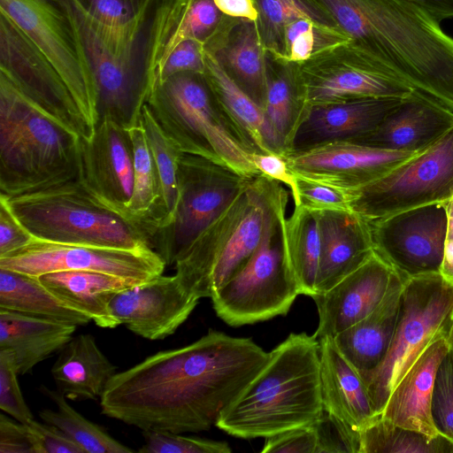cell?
<instances>
[{"instance_id":"16","label":"cell","mask_w":453,"mask_h":453,"mask_svg":"<svg viewBox=\"0 0 453 453\" xmlns=\"http://www.w3.org/2000/svg\"><path fill=\"white\" fill-rule=\"evenodd\" d=\"M165 264L152 249L126 250L62 244L34 239L0 257V268L33 277L58 271H91L142 283L163 274Z\"/></svg>"},{"instance_id":"53","label":"cell","mask_w":453,"mask_h":453,"mask_svg":"<svg viewBox=\"0 0 453 453\" xmlns=\"http://www.w3.org/2000/svg\"><path fill=\"white\" fill-rule=\"evenodd\" d=\"M34 239L0 200V257L27 245Z\"/></svg>"},{"instance_id":"30","label":"cell","mask_w":453,"mask_h":453,"mask_svg":"<svg viewBox=\"0 0 453 453\" xmlns=\"http://www.w3.org/2000/svg\"><path fill=\"white\" fill-rule=\"evenodd\" d=\"M318 341L323 408L360 432L376 417L365 384L333 337Z\"/></svg>"},{"instance_id":"21","label":"cell","mask_w":453,"mask_h":453,"mask_svg":"<svg viewBox=\"0 0 453 453\" xmlns=\"http://www.w3.org/2000/svg\"><path fill=\"white\" fill-rule=\"evenodd\" d=\"M395 272L373 252L329 290L311 296L319 314L313 336L334 337L366 317L384 299Z\"/></svg>"},{"instance_id":"45","label":"cell","mask_w":453,"mask_h":453,"mask_svg":"<svg viewBox=\"0 0 453 453\" xmlns=\"http://www.w3.org/2000/svg\"><path fill=\"white\" fill-rule=\"evenodd\" d=\"M312 426L317 436L316 453H360V432L324 408Z\"/></svg>"},{"instance_id":"31","label":"cell","mask_w":453,"mask_h":453,"mask_svg":"<svg viewBox=\"0 0 453 453\" xmlns=\"http://www.w3.org/2000/svg\"><path fill=\"white\" fill-rule=\"evenodd\" d=\"M99 37L120 58H144L157 0H74Z\"/></svg>"},{"instance_id":"19","label":"cell","mask_w":453,"mask_h":453,"mask_svg":"<svg viewBox=\"0 0 453 453\" xmlns=\"http://www.w3.org/2000/svg\"><path fill=\"white\" fill-rule=\"evenodd\" d=\"M77 179L99 202L134 221L128 211L134 161L127 129L109 119L97 121L92 137L81 141Z\"/></svg>"},{"instance_id":"32","label":"cell","mask_w":453,"mask_h":453,"mask_svg":"<svg viewBox=\"0 0 453 453\" xmlns=\"http://www.w3.org/2000/svg\"><path fill=\"white\" fill-rule=\"evenodd\" d=\"M117 366L103 353L93 335L73 337L51 368L58 390L73 401L100 400Z\"/></svg>"},{"instance_id":"40","label":"cell","mask_w":453,"mask_h":453,"mask_svg":"<svg viewBox=\"0 0 453 453\" xmlns=\"http://www.w3.org/2000/svg\"><path fill=\"white\" fill-rule=\"evenodd\" d=\"M453 453V443L395 426L376 416L360 430V453Z\"/></svg>"},{"instance_id":"38","label":"cell","mask_w":453,"mask_h":453,"mask_svg":"<svg viewBox=\"0 0 453 453\" xmlns=\"http://www.w3.org/2000/svg\"><path fill=\"white\" fill-rule=\"evenodd\" d=\"M42 392L56 404L57 409H43L39 416L43 422L51 424L65 433L85 452L88 453H129L134 449L122 444L100 426L87 419L75 411L66 397L58 389L51 390L45 386Z\"/></svg>"},{"instance_id":"8","label":"cell","mask_w":453,"mask_h":453,"mask_svg":"<svg viewBox=\"0 0 453 453\" xmlns=\"http://www.w3.org/2000/svg\"><path fill=\"white\" fill-rule=\"evenodd\" d=\"M267 178L250 179L175 263V275L197 299L211 297L247 264L260 243Z\"/></svg>"},{"instance_id":"24","label":"cell","mask_w":453,"mask_h":453,"mask_svg":"<svg viewBox=\"0 0 453 453\" xmlns=\"http://www.w3.org/2000/svg\"><path fill=\"white\" fill-rule=\"evenodd\" d=\"M453 127V111L417 91L372 132L353 141L380 149L418 152Z\"/></svg>"},{"instance_id":"5","label":"cell","mask_w":453,"mask_h":453,"mask_svg":"<svg viewBox=\"0 0 453 453\" xmlns=\"http://www.w3.org/2000/svg\"><path fill=\"white\" fill-rule=\"evenodd\" d=\"M15 219L35 239L126 250L152 249L136 222L99 202L78 179L6 197Z\"/></svg>"},{"instance_id":"55","label":"cell","mask_w":453,"mask_h":453,"mask_svg":"<svg viewBox=\"0 0 453 453\" xmlns=\"http://www.w3.org/2000/svg\"><path fill=\"white\" fill-rule=\"evenodd\" d=\"M448 226L444 246V257L440 273L453 282V198L447 203Z\"/></svg>"},{"instance_id":"11","label":"cell","mask_w":453,"mask_h":453,"mask_svg":"<svg viewBox=\"0 0 453 453\" xmlns=\"http://www.w3.org/2000/svg\"><path fill=\"white\" fill-rule=\"evenodd\" d=\"M250 180L210 159L181 152L179 199L173 217L151 239L152 250L165 265H175Z\"/></svg>"},{"instance_id":"39","label":"cell","mask_w":453,"mask_h":453,"mask_svg":"<svg viewBox=\"0 0 453 453\" xmlns=\"http://www.w3.org/2000/svg\"><path fill=\"white\" fill-rule=\"evenodd\" d=\"M267 88L263 108L284 155L290 147L299 108L289 64L280 63L267 55Z\"/></svg>"},{"instance_id":"22","label":"cell","mask_w":453,"mask_h":453,"mask_svg":"<svg viewBox=\"0 0 453 453\" xmlns=\"http://www.w3.org/2000/svg\"><path fill=\"white\" fill-rule=\"evenodd\" d=\"M225 17L213 0H157L145 41L144 60L150 91L156 73L171 51L188 39L204 44Z\"/></svg>"},{"instance_id":"17","label":"cell","mask_w":453,"mask_h":453,"mask_svg":"<svg viewBox=\"0 0 453 453\" xmlns=\"http://www.w3.org/2000/svg\"><path fill=\"white\" fill-rule=\"evenodd\" d=\"M367 221L374 252L402 276L440 273L448 226L447 203Z\"/></svg>"},{"instance_id":"54","label":"cell","mask_w":453,"mask_h":453,"mask_svg":"<svg viewBox=\"0 0 453 453\" xmlns=\"http://www.w3.org/2000/svg\"><path fill=\"white\" fill-rule=\"evenodd\" d=\"M219 11L229 17L256 21L257 11L253 0H213Z\"/></svg>"},{"instance_id":"20","label":"cell","mask_w":453,"mask_h":453,"mask_svg":"<svg viewBox=\"0 0 453 453\" xmlns=\"http://www.w3.org/2000/svg\"><path fill=\"white\" fill-rule=\"evenodd\" d=\"M198 301L175 274H161L117 292L110 302V311L120 325L135 334L162 340L188 319Z\"/></svg>"},{"instance_id":"41","label":"cell","mask_w":453,"mask_h":453,"mask_svg":"<svg viewBox=\"0 0 453 453\" xmlns=\"http://www.w3.org/2000/svg\"><path fill=\"white\" fill-rule=\"evenodd\" d=\"M127 131L134 161V191L128 211L131 219L142 226L148 236L146 224L158 199L157 176L142 125L140 122Z\"/></svg>"},{"instance_id":"50","label":"cell","mask_w":453,"mask_h":453,"mask_svg":"<svg viewBox=\"0 0 453 453\" xmlns=\"http://www.w3.org/2000/svg\"><path fill=\"white\" fill-rule=\"evenodd\" d=\"M251 161L257 171L286 188L290 192L295 206L300 205L298 180L289 168L285 157L278 153L257 152L250 153Z\"/></svg>"},{"instance_id":"57","label":"cell","mask_w":453,"mask_h":453,"mask_svg":"<svg viewBox=\"0 0 453 453\" xmlns=\"http://www.w3.org/2000/svg\"><path fill=\"white\" fill-rule=\"evenodd\" d=\"M448 340H449L450 347L453 349V326H452V328H451V330H450V332L449 334Z\"/></svg>"},{"instance_id":"48","label":"cell","mask_w":453,"mask_h":453,"mask_svg":"<svg viewBox=\"0 0 453 453\" xmlns=\"http://www.w3.org/2000/svg\"><path fill=\"white\" fill-rule=\"evenodd\" d=\"M204 69L203 43L192 39L183 41L171 51L159 67L155 75L152 88L175 74L181 73L203 74Z\"/></svg>"},{"instance_id":"23","label":"cell","mask_w":453,"mask_h":453,"mask_svg":"<svg viewBox=\"0 0 453 453\" xmlns=\"http://www.w3.org/2000/svg\"><path fill=\"white\" fill-rule=\"evenodd\" d=\"M403 99L365 98L303 108L288 152L333 141L358 140L375 129Z\"/></svg>"},{"instance_id":"43","label":"cell","mask_w":453,"mask_h":453,"mask_svg":"<svg viewBox=\"0 0 453 453\" xmlns=\"http://www.w3.org/2000/svg\"><path fill=\"white\" fill-rule=\"evenodd\" d=\"M431 414L437 432L453 443V349L451 347L437 369Z\"/></svg>"},{"instance_id":"49","label":"cell","mask_w":453,"mask_h":453,"mask_svg":"<svg viewBox=\"0 0 453 453\" xmlns=\"http://www.w3.org/2000/svg\"><path fill=\"white\" fill-rule=\"evenodd\" d=\"M265 439L263 453H316L317 436L312 423Z\"/></svg>"},{"instance_id":"25","label":"cell","mask_w":453,"mask_h":453,"mask_svg":"<svg viewBox=\"0 0 453 453\" xmlns=\"http://www.w3.org/2000/svg\"><path fill=\"white\" fill-rule=\"evenodd\" d=\"M234 82L262 107L267 80V53L254 20L226 16L203 44Z\"/></svg>"},{"instance_id":"2","label":"cell","mask_w":453,"mask_h":453,"mask_svg":"<svg viewBox=\"0 0 453 453\" xmlns=\"http://www.w3.org/2000/svg\"><path fill=\"white\" fill-rule=\"evenodd\" d=\"M399 81L453 111V37L407 0H302Z\"/></svg>"},{"instance_id":"9","label":"cell","mask_w":453,"mask_h":453,"mask_svg":"<svg viewBox=\"0 0 453 453\" xmlns=\"http://www.w3.org/2000/svg\"><path fill=\"white\" fill-rule=\"evenodd\" d=\"M453 326V282L441 273L406 278L400 312L388 351L365 381L376 416L405 372Z\"/></svg>"},{"instance_id":"44","label":"cell","mask_w":453,"mask_h":453,"mask_svg":"<svg viewBox=\"0 0 453 453\" xmlns=\"http://www.w3.org/2000/svg\"><path fill=\"white\" fill-rule=\"evenodd\" d=\"M144 444L142 453H230L226 441L183 436L167 431H142Z\"/></svg>"},{"instance_id":"15","label":"cell","mask_w":453,"mask_h":453,"mask_svg":"<svg viewBox=\"0 0 453 453\" xmlns=\"http://www.w3.org/2000/svg\"><path fill=\"white\" fill-rule=\"evenodd\" d=\"M0 73L48 115L89 140L86 122L61 75L42 51L0 12Z\"/></svg>"},{"instance_id":"18","label":"cell","mask_w":453,"mask_h":453,"mask_svg":"<svg viewBox=\"0 0 453 453\" xmlns=\"http://www.w3.org/2000/svg\"><path fill=\"white\" fill-rule=\"evenodd\" d=\"M418 152L333 141L283 156L296 178L353 192L380 179Z\"/></svg>"},{"instance_id":"33","label":"cell","mask_w":453,"mask_h":453,"mask_svg":"<svg viewBox=\"0 0 453 453\" xmlns=\"http://www.w3.org/2000/svg\"><path fill=\"white\" fill-rule=\"evenodd\" d=\"M76 326L0 310V349H11L19 375L30 372L73 338Z\"/></svg>"},{"instance_id":"56","label":"cell","mask_w":453,"mask_h":453,"mask_svg":"<svg viewBox=\"0 0 453 453\" xmlns=\"http://www.w3.org/2000/svg\"><path fill=\"white\" fill-rule=\"evenodd\" d=\"M426 11L440 23L453 18V0H407Z\"/></svg>"},{"instance_id":"10","label":"cell","mask_w":453,"mask_h":453,"mask_svg":"<svg viewBox=\"0 0 453 453\" xmlns=\"http://www.w3.org/2000/svg\"><path fill=\"white\" fill-rule=\"evenodd\" d=\"M299 111L365 98H406L413 89L349 41L330 44L307 60L288 63Z\"/></svg>"},{"instance_id":"1","label":"cell","mask_w":453,"mask_h":453,"mask_svg":"<svg viewBox=\"0 0 453 453\" xmlns=\"http://www.w3.org/2000/svg\"><path fill=\"white\" fill-rule=\"evenodd\" d=\"M268 358L250 338L210 330L117 372L99 400L101 412L142 431H205Z\"/></svg>"},{"instance_id":"26","label":"cell","mask_w":453,"mask_h":453,"mask_svg":"<svg viewBox=\"0 0 453 453\" xmlns=\"http://www.w3.org/2000/svg\"><path fill=\"white\" fill-rule=\"evenodd\" d=\"M448 336L436 339L426 349L392 390L377 416L431 437L440 435L433 422L431 404L438 366L450 348Z\"/></svg>"},{"instance_id":"27","label":"cell","mask_w":453,"mask_h":453,"mask_svg":"<svg viewBox=\"0 0 453 453\" xmlns=\"http://www.w3.org/2000/svg\"><path fill=\"white\" fill-rule=\"evenodd\" d=\"M319 218L322 250L315 294L329 290L374 252L368 221L357 212L321 211Z\"/></svg>"},{"instance_id":"6","label":"cell","mask_w":453,"mask_h":453,"mask_svg":"<svg viewBox=\"0 0 453 453\" xmlns=\"http://www.w3.org/2000/svg\"><path fill=\"white\" fill-rule=\"evenodd\" d=\"M146 105L180 151L210 159L246 179L260 174L203 74L171 76L152 88Z\"/></svg>"},{"instance_id":"12","label":"cell","mask_w":453,"mask_h":453,"mask_svg":"<svg viewBox=\"0 0 453 453\" xmlns=\"http://www.w3.org/2000/svg\"><path fill=\"white\" fill-rule=\"evenodd\" d=\"M353 211L367 220L453 198V127L380 179L353 191Z\"/></svg>"},{"instance_id":"14","label":"cell","mask_w":453,"mask_h":453,"mask_svg":"<svg viewBox=\"0 0 453 453\" xmlns=\"http://www.w3.org/2000/svg\"><path fill=\"white\" fill-rule=\"evenodd\" d=\"M57 1L69 16L93 73L97 121L109 119L125 129L140 124L150 91L144 59L119 58L99 37L74 0Z\"/></svg>"},{"instance_id":"47","label":"cell","mask_w":453,"mask_h":453,"mask_svg":"<svg viewBox=\"0 0 453 453\" xmlns=\"http://www.w3.org/2000/svg\"><path fill=\"white\" fill-rule=\"evenodd\" d=\"M297 180L301 206L319 212L353 211V192L303 179Z\"/></svg>"},{"instance_id":"35","label":"cell","mask_w":453,"mask_h":453,"mask_svg":"<svg viewBox=\"0 0 453 453\" xmlns=\"http://www.w3.org/2000/svg\"><path fill=\"white\" fill-rule=\"evenodd\" d=\"M0 310L76 326L92 321L88 315L50 292L37 277L2 268Z\"/></svg>"},{"instance_id":"13","label":"cell","mask_w":453,"mask_h":453,"mask_svg":"<svg viewBox=\"0 0 453 453\" xmlns=\"http://www.w3.org/2000/svg\"><path fill=\"white\" fill-rule=\"evenodd\" d=\"M7 15L42 51L63 78L95 132L97 90L75 28L57 0H0Z\"/></svg>"},{"instance_id":"28","label":"cell","mask_w":453,"mask_h":453,"mask_svg":"<svg viewBox=\"0 0 453 453\" xmlns=\"http://www.w3.org/2000/svg\"><path fill=\"white\" fill-rule=\"evenodd\" d=\"M395 272L381 303L366 317L333 337L364 382L386 357L396 327L405 281Z\"/></svg>"},{"instance_id":"4","label":"cell","mask_w":453,"mask_h":453,"mask_svg":"<svg viewBox=\"0 0 453 453\" xmlns=\"http://www.w3.org/2000/svg\"><path fill=\"white\" fill-rule=\"evenodd\" d=\"M81 139L0 73V196L77 179Z\"/></svg>"},{"instance_id":"46","label":"cell","mask_w":453,"mask_h":453,"mask_svg":"<svg viewBox=\"0 0 453 453\" xmlns=\"http://www.w3.org/2000/svg\"><path fill=\"white\" fill-rule=\"evenodd\" d=\"M18 375L13 352L0 349V410L26 424L34 416L23 397Z\"/></svg>"},{"instance_id":"51","label":"cell","mask_w":453,"mask_h":453,"mask_svg":"<svg viewBox=\"0 0 453 453\" xmlns=\"http://www.w3.org/2000/svg\"><path fill=\"white\" fill-rule=\"evenodd\" d=\"M26 425L33 435L36 453H85L65 433L51 424L31 418Z\"/></svg>"},{"instance_id":"3","label":"cell","mask_w":453,"mask_h":453,"mask_svg":"<svg viewBox=\"0 0 453 453\" xmlns=\"http://www.w3.org/2000/svg\"><path fill=\"white\" fill-rule=\"evenodd\" d=\"M322 409L319 341L292 333L269 352L266 364L215 426L242 439L267 438L311 424Z\"/></svg>"},{"instance_id":"52","label":"cell","mask_w":453,"mask_h":453,"mask_svg":"<svg viewBox=\"0 0 453 453\" xmlns=\"http://www.w3.org/2000/svg\"><path fill=\"white\" fill-rule=\"evenodd\" d=\"M0 453H36L27 426L3 413L0 414Z\"/></svg>"},{"instance_id":"34","label":"cell","mask_w":453,"mask_h":453,"mask_svg":"<svg viewBox=\"0 0 453 453\" xmlns=\"http://www.w3.org/2000/svg\"><path fill=\"white\" fill-rule=\"evenodd\" d=\"M50 292L70 306L88 315L103 328L120 324L110 311V302L119 291L136 282L118 276L91 271H58L37 277Z\"/></svg>"},{"instance_id":"7","label":"cell","mask_w":453,"mask_h":453,"mask_svg":"<svg viewBox=\"0 0 453 453\" xmlns=\"http://www.w3.org/2000/svg\"><path fill=\"white\" fill-rule=\"evenodd\" d=\"M287 203L283 185L268 179L260 243L242 269L211 296L217 316L231 326L286 315L301 295L283 242Z\"/></svg>"},{"instance_id":"37","label":"cell","mask_w":453,"mask_h":453,"mask_svg":"<svg viewBox=\"0 0 453 453\" xmlns=\"http://www.w3.org/2000/svg\"><path fill=\"white\" fill-rule=\"evenodd\" d=\"M140 122L147 136L158 182V199L146 224L151 245L152 236L171 222L177 206L178 163L181 151L159 127L146 104L142 107Z\"/></svg>"},{"instance_id":"42","label":"cell","mask_w":453,"mask_h":453,"mask_svg":"<svg viewBox=\"0 0 453 453\" xmlns=\"http://www.w3.org/2000/svg\"><path fill=\"white\" fill-rule=\"evenodd\" d=\"M253 1L257 11L256 23L262 44L267 55L279 62L283 59V33L289 22L300 18H312L333 27L302 0Z\"/></svg>"},{"instance_id":"29","label":"cell","mask_w":453,"mask_h":453,"mask_svg":"<svg viewBox=\"0 0 453 453\" xmlns=\"http://www.w3.org/2000/svg\"><path fill=\"white\" fill-rule=\"evenodd\" d=\"M203 76L230 126L250 151L282 155L264 108L228 75L214 55L204 49Z\"/></svg>"},{"instance_id":"36","label":"cell","mask_w":453,"mask_h":453,"mask_svg":"<svg viewBox=\"0 0 453 453\" xmlns=\"http://www.w3.org/2000/svg\"><path fill=\"white\" fill-rule=\"evenodd\" d=\"M283 242L289 266L302 295L311 296L319 275L322 238L319 211L295 206L282 223Z\"/></svg>"}]
</instances>
